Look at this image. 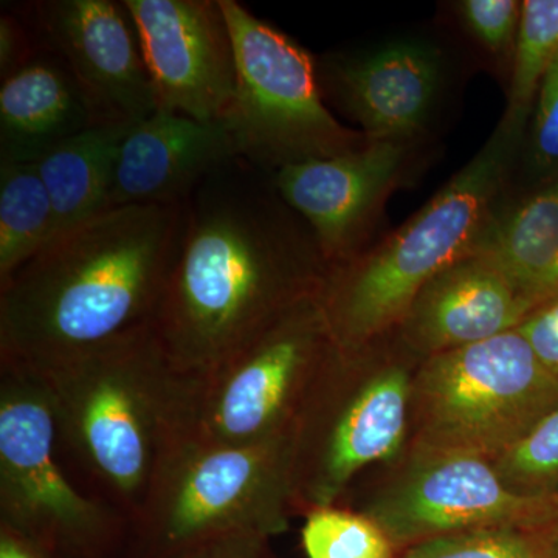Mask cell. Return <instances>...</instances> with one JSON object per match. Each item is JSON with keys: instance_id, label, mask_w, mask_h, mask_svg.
Returning a JSON list of instances; mask_svg holds the SVG:
<instances>
[{"instance_id": "cell-18", "label": "cell", "mask_w": 558, "mask_h": 558, "mask_svg": "<svg viewBox=\"0 0 558 558\" xmlns=\"http://www.w3.org/2000/svg\"><path fill=\"white\" fill-rule=\"evenodd\" d=\"M101 123L86 92L53 51L43 50L0 87V163H36Z\"/></svg>"}, {"instance_id": "cell-32", "label": "cell", "mask_w": 558, "mask_h": 558, "mask_svg": "<svg viewBox=\"0 0 558 558\" xmlns=\"http://www.w3.org/2000/svg\"><path fill=\"white\" fill-rule=\"evenodd\" d=\"M554 301H558V259L545 284L542 286L537 296H535V311L546 306V304L554 303Z\"/></svg>"}, {"instance_id": "cell-17", "label": "cell", "mask_w": 558, "mask_h": 558, "mask_svg": "<svg viewBox=\"0 0 558 558\" xmlns=\"http://www.w3.org/2000/svg\"><path fill=\"white\" fill-rule=\"evenodd\" d=\"M532 312L497 267L469 255L429 279L402 325L410 343L432 357L517 329Z\"/></svg>"}, {"instance_id": "cell-24", "label": "cell", "mask_w": 558, "mask_h": 558, "mask_svg": "<svg viewBox=\"0 0 558 558\" xmlns=\"http://www.w3.org/2000/svg\"><path fill=\"white\" fill-rule=\"evenodd\" d=\"M512 490L532 497H558V410L494 461Z\"/></svg>"}, {"instance_id": "cell-31", "label": "cell", "mask_w": 558, "mask_h": 558, "mask_svg": "<svg viewBox=\"0 0 558 558\" xmlns=\"http://www.w3.org/2000/svg\"><path fill=\"white\" fill-rule=\"evenodd\" d=\"M244 537H250V535H236V537L218 539V542L201 546V548L191 550V553L197 554L194 558H234L238 549H240L241 539ZM252 537H255V535H252ZM190 557L193 558V556Z\"/></svg>"}, {"instance_id": "cell-26", "label": "cell", "mask_w": 558, "mask_h": 558, "mask_svg": "<svg viewBox=\"0 0 558 558\" xmlns=\"http://www.w3.org/2000/svg\"><path fill=\"white\" fill-rule=\"evenodd\" d=\"M459 11L468 31L494 53L508 50L519 36L523 3L515 0H465Z\"/></svg>"}, {"instance_id": "cell-9", "label": "cell", "mask_w": 558, "mask_h": 558, "mask_svg": "<svg viewBox=\"0 0 558 558\" xmlns=\"http://www.w3.org/2000/svg\"><path fill=\"white\" fill-rule=\"evenodd\" d=\"M0 513L2 527L33 545L86 546L126 521L69 475L58 449L46 380L0 363Z\"/></svg>"}, {"instance_id": "cell-28", "label": "cell", "mask_w": 558, "mask_h": 558, "mask_svg": "<svg viewBox=\"0 0 558 558\" xmlns=\"http://www.w3.org/2000/svg\"><path fill=\"white\" fill-rule=\"evenodd\" d=\"M43 44L31 24L20 14L2 13L0 16V78L24 68L39 51Z\"/></svg>"}, {"instance_id": "cell-23", "label": "cell", "mask_w": 558, "mask_h": 558, "mask_svg": "<svg viewBox=\"0 0 558 558\" xmlns=\"http://www.w3.org/2000/svg\"><path fill=\"white\" fill-rule=\"evenodd\" d=\"M303 546L310 558H392V542L365 513L318 508L307 513Z\"/></svg>"}, {"instance_id": "cell-12", "label": "cell", "mask_w": 558, "mask_h": 558, "mask_svg": "<svg viewBox=\"0 0 558 558\" xmlns=\"http://www.w3.org/2000/svg\"><path fill=\"white\" fill-rule=\"evenodd\" d=\"M157 109L219 121L236 87V58L219 0H123Z\"/></svg>"}, {"instance_id": "cell-4", "label": "cell", "mask_w": 558, "mask_h": 558, "mask_svg": "<svg viewBox=\"0 0 558 558\" xmlns=\"http://www.w3.org/2000/svg\"><path fill=\"white\" fill-rule=\"evenodd\" d=\"M520 135L502 120L486 146L398 233L326 278L319 300L337 347L357 351L402 323L429 279L472 255Z\"/></svg>"}, {"instance_id": "cell-10", "label": "cell", "mask_w": 558, "mask_h": 558, "mask_svg": "<svg viewBox=\"0 0 558 558\" xmlns=\"http://www.w3.org/2000/svg\"><path fill=\"white\" fill-rule=\"evenodd\" d=\"M413 384L402 368L374 374L355 388L326 385L310 395L292 433L293 505L336 506L374 462L395 458L409 422Z\"/></svg>"}, {"instance_id": "cell-21", "label": "cell", "mask_w": 558, "mask_h": 558, "mask_svg": "<svg viewBox=\"0 0 558 558\" xmlns=\"http://www.w3.org/2000/svg\"><path fill=\"white\" fill-rule=\"evenodd\" d=\"M53 240V207L36 163H0V282Z\"/></svg>"}, {"instance_id": "cell-16", "label": "cell", "mask_w": 558, "mask_h": 558, "mask_svg": "<svg viewBox=\"0 0 558 558\" xmlns=\"http://www.w3.org/2000/svg\"><path fill=\"white\" fill-rule=\"evenodd\" d=\"M340 105L371 142H399L424 126L438 97L439 51L399 40L326 68Z\"/></svg>"}, {"instance_id": "cell-7", "label": "cell", "mask_w": 558, "mask_h": 558, "mask_svg": "<svg viewBox=\"0 0 558 558\" xmlns=\"http://www.w3.org/2000/svg\"><path fill=\"white\" fill-rule=\"evenodd\" d=\"M333 347L319 295L301 301L215 368L186 374L180 440L248 447L292 435Z\"/></svg>"}, {"instance_id": "cell-33", "label": "cell", "mask_w": 558, "mask_h": 558, "mask_svg": "<svg viewBox=\"0 0 558 558\" xmlns=\"http://www.w3.org/2000/svg\"><path fill=\"white\" fill-rule=\"evenodd\" d=\"M546 558H558V515L557 519L549 524V535L545 546Z\"/></svg>"}, {"instance_id": "cell-3", "label": "cell", "mask_w": 558, "mask_h": 558, "mask_svg": "<svg viewBox=\"0 0 558 558\" xmlns=\"http://www.w3.org/2000/svg\"><path fill=\"white\" fill-rule=\"evenodd\" d=\"M39 376L53 399L62 462L81 488L130 521L161 458L182 439L189 376L153 328Z\"/></svg>"}, {"instance_id": "cell-2", "label": "cell", "mask_w": 558, "mask_h": 558, "mask_svg": "<svg viewBox=\"0 0 558 558\" xmlns=\"http://www.w3.org/2000/svg\"><path fill=\"white\" fill-rule=\"evenodd\" d=\"M185 204L106 209L0 282V363L49 373L153 328Z\"/></svg>"}, {"instance_id": "cell-8", "label": "cell", "mask_w": 558, "mask_h": 558, "mask_svg": "<svg viewBox=\"0 0 558 558\" xmlns=\"http://www.w3.org/2000/svg\"><path fill=\"white\" fill-rule=\"evenodd\" d=\"M236 58V87L220 123L238 156L267 172L360 148L323 101L314 58L236 0H219Z\"/></svg>"}, {"instance_id": "cell-22", "label": "cell", "mask_w": 558, "mask_h": 558, "mask_svg": "<svg viewBox=\"0 0 558 558\" xmlns=\"http://www.w3.org/2000/svg\"><path fill=\"white\" fill-rule=\"evenodd\" d=\"M557 54L558 0H526L517 36L509 108L502 119L520 134L537 97L543 75Z\"/></svg>"}, {"instance_id": "cell-6", "label": "cell", "mask_w": 558, "mask_h": 558, "mask_svg": "<svg viewBox=\"0 0 558 558\" xmlns=\"http://www.w3.org/2000/svg\"><path fill=\"white\" fill-rule=\"evenodd\" d=\"M416 451L497 461L558 410V379L519 329L432 355L416 385Z\"/></svg>"}, {"instance_id": "cell-13", "label": "cell", "mask_w": 558, "mask_h": 558, "mask_svg": "<svg viewBox=\"0 0 558 558\" xmlns=\"http://www.w3.org/2000/svg\"><path fill=\"white\" fill-rule=\"evenodd\" d=\"M24 20L64 61L101 123H140L157 110L134 22L116 0H40Z\"/></svg>"}, {"instance_id": "cell-30", "label": "cell", "mask_w": 558, "mask_h": 558, "mask_svg": "<svg viewBox=\"0 0 558 558\" xmlns=\"http://www.w3.org/2000/svg\"><path fill=\"white\" fill-rule=\"evenodd\" d=\"M0 558H46L44 550L27 539L2 527L0 535Z\"/></svg>"}, {"instance_id": "cell-19", "label": "cell", "mask_w": 558, "mask_h": 558, "mask_svg": "<svg viewBox=\"0 0 558 558\" xmlns=\"http://www.w3.org/2000/svg\"><path fill=\"white\" fill-rule=\"evenodd\" d=\"M134 124H95L36 161L53 207L54 240L109 209L121 143Z\"/></svg>"}, {"instance_id": "cell-15", "label": "cell", "mask_w": 558, "mask_h": 558, "mask_svg": "<svg viewBox=\"0 0 558 558\" xmlns=\"http://www.w3.org/2000/svg\"><path fill=\"white\" fill-rule=\"evenodd\" d=\"M220 121H199L157 109L121 143L109 208L185 204L208 175L236 159Z\"/></svg>"}, {"instance_id": "cell-27", "label": "cell", "mask_w": 558, "mask_h": 558, "mask_svg": "<svg viewBox=\"0 0 558 558\" xmlns=\"http://www.w3.org/2000/svg\"><path fill=\"white\" fill-rule=\"evenodd\" d=\"M535 100L532 160L538 171L558 172V54L543 75Z\"/></svg>"}, {"instance_id": "cell-14", "label": "cell", "mask_w": 558, "mask_h": 558, "mask_svg": "<svg viewBox=\"0 0 558 558\" xmlns=\"http://www.w3.org/2000/svg\"><path fill=\"white\" fill-rule=\"evenodd\" d=\"M399 142H371L271 172L279 196L310 227L326 263L351 258L402 167Z\"/></svg>"}, {"instance_id": "cell-29", "label": "cell", "mask_w": 558, "mask_h": 558, "mask_svg": "<svg viewBox=\"0 0 558 558\" xmlns=\"http://www.w3.org/2000/svg\"><path fill=\"white\" fill-rule=\"evenodd\" d=\"M517 329L558 379V301L532 312Z\"/></svg>"}, {"instance_id": "cell-25", "label": "cell", "mask_w": 558, "mask_h": 558, "mask_svg": "<svg viewBox=\"0 0 558 558\" xmlns=\"http://www.w3.org/2000/svg\"><path fill=\"white\" fill-rule=\"evenodd\" d=\"M402 558H546L545 549L515 527L476 529L425 539Z\"/></svg>"}, {"instance_id": "cell-20", "label": "cell", "mask_w": 558, "mask_h": 558, "mask_svg": "<svg viewBox=\"0 0 558 558\" xmlns=\"http://www.w3.org/2000/svg\"><path fill=\"white\" fill-rule=\"evenodd\" d=\"M472 255L497 267L531 301L558 259V178L498 218H490Z\"/></svg>"}, {"instance_id": "cell-11", "label": "cell", "mask_w": 558, "mask_h": 558, "mask_svg": "<svg viewBox=\"0 0 558 558\" xmlns=\"http://www.w3.org/2000/svg\"><path fill=\"white\" fill-rule=\"evenodd\" d=\"M392 545L476 531L549 526L558 497H532L508 487L494 462L459 451H416L409 469L365 510Z\"/></svg>"}, {"instance_id": "cell-1", "label": "cell", "mask_w": 558, "mask_h": 558, "mask_svg": "<svg viewBox=\"0 0 558 558\" xmlns=\"http://www.w3.org/2000/svg\"><path fill=\"white\" fill-rule=\"evenodd\" d=\"M153 330L183 374L215 368L325 286L317 241L271 172L236 157L186 201Z\"/></svg>"}, {"instance_id": "cell-5", "label": "cell", "mask_w": 558, "mask_h": 558, "mask_svg": "<svg viewBox=\"0 0 558 558\" xmlns=\"http://www.w3.org/2000/svg\"><path fill=\"white\" fill-rule=\"evenodd\" d=\"M292 506V435L248 447L179 440L130 523L157 548L182 554L236 535L277 534Z\"/></svg>"}]
</instances>
